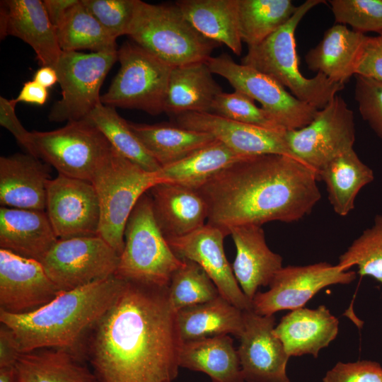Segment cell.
<instances>
[{
  "label": "cell",
  "mask_w": 382,
  "mask_h": 382,
  "mask_svg": "<svg viewBox=\"0 0 382 382\" xmlns=\"http://www.w3.org/2000/svg\"><path fill=\"white\" fill-rule=\"evenodd\" d=\"M168 288L126 281L83 347L98 382L173 381L182 345Z\"/></svg>",
  "instance_id": "obj_1"
},
{
  "label": "cell",
  "mask_w": 382,
  "mask_h": 382,
  "mask_svg": "<svg viewBox=\"0 0 382 382\" xmlns=\"http://www.w3.org/2000/svg\"><path fill=\"white\" fill-rule=\"evenodd\" d=\"M318 179L295 158L262 154L244 157L198 190L208 205L207 224L227 236L237 226L301 219L320 199Z\"/></svg>",
  "instance_id": "obj_2"
},
{
  "label": "cell",
  "mask_w": 382,
  "mask_h": 382,
  "mask_svg": "<svg viewBox=\"0 0 382 382\" xmlns=\"http://www.w3.org/2000/svg\"><path fill=\"white\" fill-rule=\"evenodd\" d=\"M126 281L115 275L73 290L31 312L13 314L0 310V322L13 332L21 353L41 349L68 350L84 361V342L111 307Z\"/></svg>",
  "instance_id": "obj_3"
},
{
  "label": "cell",
  "mask_w": 382,
  "mask_h": 382,
  "mask_svg": "<svg viewBox=\"0 0 382 382\" xmlns=\"http://www.w3.org/2000/svg\"><path fill=\"white\" fill-rule=\"evenodd\" d=\"M322 0H306L292 17L261 43L248 47L241 59L243 65L264 73L287 88L299 100L318 110L325 108L345 88L325 75L318 73L306 78L301 72L296 52V29L306 13L321 3Z\"/></svg>",
  "instance_id": "obj_4"
},
{
  "label": "cell",
  "mask_w": 382,
  "mask_h": 382,
  "mask_svg": "<svg viewBox=\"0 0 382 382\" xmlns=\"http://www.w3.org/2000/svg\"><path fill=\"white\" fill-rule=\"evenodd\" d=\"M127 35L173 67L207 62L219 45L200 34L175 4L138 0Z\"/></svg>",
  "instance_id": "obj_5"
},
{
  "label": "cell",
  "mask_w": 382,
  "mask_h": 382,
  "mask_svg": "<svg viewBox=\"0 0 382 382\" xmlns=\"http://www.w3.org/2000/svg\"><path fill=\"white\" fill-rule=\"evenodd\" d=\"M125 245L115 276L146 286L167 288L184 261L178 257L160 231L149 195H143L127 221Z\"/></svg>",
  "instance_id": "obj_6"
},
{
  "label": "cell",
  "mask_w": 382,
  "mask_h": 382,
  "mask_svg": "<svg viewBox=\"0 0 382 382\" xmlns=\"http://www.w3.org/2000/svg\"><path fill=\"white\" fill-rule=\"evenodd\" d=\"M91 182L100 207L98 236L120 256L125 245V226L134 207L143 195L163 182L157 172L144 170L115 148L96 170Z\"/></svg>",
  "instance_id": "obj_7"
},
{
  "label": "cell",
  "mask_w": 382,
  "mask_h": 382,
  "mask_svg": "<svg viewBox=\"0 0 382 382\" xmlns=\"http://www.w3.org/2000/svg\"><path fill=\"white\" fill-rule=\"evenodd\" d=\"M117 54L120 67L101 103L151 115L163 112L173 66L135 42H125Z\"/></svg>",
  "instance_id": "obj_8"
},
{
  "label": "cell",
  "mask_w": 382,
  "mask_h": 382,
  "mask_svg": "<svg viewBox=\"0 0 382 382\" xmlns=\"http://www.w3.org/2000/svg\"><path fill=\"white\" fill-rule=\"evenodd\" d=\"M32 134L37 158L53 166L58 174L90 182L114 149L86 119L68 122L52 131H33Z\"/></svg>",
  "instance_id": "obj_9"
},
{
  "label": "cell",
  "mask_w": 382,
  "mask_h": 382,
  "mask_svg": "<svg viewBox=\"0 0 382 382\" xmlns=\"http://www.w3.org/2000/svg\"><path fill=\"white\" fill-rule=\"evenodd\" d=\"M117 51L83 53L63 52L54 67L62 98L52 107L50 122L86 119L100 102V90L108 71L118 60Z\"/></svg>",
  "instance_id": "obj_10"
},
{
  "label": "cell",
  "mask_w": 382,
  "mask_h": 382,
  "mask_svg": "<svg viewBox=\"0 0 382 382\" xmlns=\"http://www.w3.org/2000/svg\"><path fill=\"white\" fill-rule=\"evenodd\" d=\"M206 62L213 74L226 79L235 91L260 103L261 108L285 130L306 126L317 114L318 109L296 98L275 79L235 62L226 53L211 57Z\"/></svg>",
  "instance_id": "obj_11"
},
{
  "label": "cell",
  "mask_w": 382,
  "mask_h": 382,
  "mask_svg": "<svg viewBox=\"0 0 382 382\" xmlns=\"http://www.w3.org/2000/svg\"><path fill=\"white\" fill-rule=\"evenodd\" d=\"M117 253L100 236L59 239L40 262L61 291L73 290L115 275Z\"/></svg>",
  "instance_id": "obj_12"
},
{
  "label": "cell",
  "mask_w": 382,
  "mask_h": 382,
  "mask_svg": "<svg viewBox=\"0 0 382 382\" xmlns=\"http://www.w3.org/2000/svg\"><path fill=\"white\" fill-rule=\"evenodd\" d=\"M355 134L353 112L336 95L308 125L286 130V138L294 156L318 174L333 158L353 149Z\"/></svg>",
  "instance_id": "obj_13"
},
{
  "label": "cell",
  "mask_w": 382,
  "mask_h": 382,
  "mask_svg": "<svg viewBox=\"0 0 382 382\" xmlns=\"http://www.w3.org/2000/svg\"><path fill=\"white\" fill-rule=\"evenodd\" d=\"M356 275L338 264L326 262L283 267L274 275L269 290L256 293L252 300L253 311L260 316H273L280 311L302 308L321 289L350 284Z\"/></svg>",
  "instance_id": "obj_14"
},
{
  "label": "cell",
  "mask_w": 382,
  "mask_h": 382,
  "mask_svg": "<svg viewBox=\"0 0 382 382\" xmlns=\"http://www.w3.org/2000/svg\"><path fill=\"white\" fill-rule=\"evenodd\" d=\"M45 210L58 239L98 236L100 207L90 181L61 174L51 178Z\"/></svg>",
  "instance_id": "obj_15"
},
{
  "label": "cell",
  "mask_w": 382,
  "mask_h": 382,
  "mask_svg": "<svg viewBox=\"0 0 382 382\" xmlns=\"http://www.w3.org/2000/svg\"><path fill=\"white\" fill-rule=\"evenodd\" d=\"M244 330L237 349L245 382H290L289 356L274 333L275 318L243 311Z\"/></svg>",
  "instance_id": "obj_16"
},
{
  "label": "cell",
  "mask_w": 382,
  "mask_h": 382,
  "mask_svg": "<svg viewBox=\"0 0 382 382\" xmlns=\"http://www.w3.org/2000/svg\"><path fill=\"white\" fill-rule=\"evenodd\" d=\"M225 236L221 229L207 224L186 236L166 241L178 257L193 261L205 271L222 297L243 311H253L252 301L243 292L227 260Z\"/></svg>",
  "instance_id": "obj_17"
},
{
  "label": "cell",
  "mask_w": 382,
  "mask_h": 382,
  "mask_svg": "<svg viewBox=\"0 0 382 382\" xmlns=\"http://www.w3.org/2000/svg\"><path fill=\"white\" fill-rule=\"evenodd\" d=\"M175 117L178 125L210 134L240 155L280 154L296 158L288 146L286 130L242 123L212 112H190Z\"/></svg>",
  "instance_id": "obj_18"
},
{
  "label": "cell",
  "mask_w": 382,
  "mask_h": 382,
  "mask_svg": "<svg viewBox=\"0 0 382 382\" xmlns=\"http://www.w3.org/2000/svg\"><path fill=\"white\" fill-rule=\"evenodd\" d=\"M60 292L40 262L0 249V310L13 314L29 313Z\"/></svg>",
  "instance_id": "obj_19"
},
{
  "label": "cell",
  "mask_w": 382,
  "mask_h": 382,
  "mask_svg": "<svg viewBox=\"0 0 382 382\" xmlns=\"http://www.w3.org/2000/svg\"><path fill=\"white\" fill-rule=\"evenodd\" d=\"M7 35L18 37L28 44L42 66L54 68L62 52L57 28L40 0L1 1V39Z\"/></svg>",
  "instance_id": "obj_20"
},
{
  "label": "cell",
  "mask_w": 382,
  "mask_h": 382,
  "mask_svg": "<svg viewBox=\"0 0 382 382\" xmlns=\"http://www.w3.org/2000/svg\"><path fill=\"white\" fill-rule=\"evenodd\" d=\"M50 166L28 153L0 157V204L45 211Z\"/></svg>",
  "instance_id": "obj_21"
},
{
  "label": "cell",
  "mask_w": 382,
  "mask_h": 382,
  "mask_svg": "<svg viewBox=\"0 0 382 382\" xmlns=\"http://www.w3.org/2000/svg\"><path fill=\"white\" fill-rule=\"evenodd\" d=\"M228 235L236 249L233 272L243 292L252 301L257 289L269 286L283 267V259L268 247L261 226H234L229 229Z\"/></svg>",
  "instance_id": "obj_22"
},
{
  "label": "cell",
  "mask_w": 382,
  "mask_h": 382,
  "mask_svg": "<svg viewBox=\"0 0 382 382\" xmlns=\"http://www.w3.org/2000/svg\"><path fill=\"white\" fill-rule=\"evenodd\" d=\"M149 191L155 221L166 240L186 236L205 225L208 205L198 190L160 183Z\"/></svg>",
  "instance_id": "obj_23"
},
{
  "label": "cell",
  "mask_w": 382,
  "mask_h": 382,
  "mask_svg": "<svg viewBox=\"0 0 382 382\" xmlns=\"http://www.w3.org/2000/svg\"><path fill=\"white\" fill-rule=\"evenodd\" d=\"M339 320L324 305L317 308H299L285 315L274 333L289 357L311 354L328 347L338 334Z\"/></svg>",
  "instance_id": "obj_24"
},
{
  "label": "cell",
  "mask_w": 382,
  "mask_h": 382,
  "mask_svg": "<svg viewBox=\"0 0 382 382\" xmlns=\"http://www.w3.org/2000/svg\"><path fill=\"white\" fill-rule=\"evenodd\" d=\"M58 240L45 211L1 207V249L41 262Z\"/></svg>",
  "instance_id": "obj_25"
},
{
  "label": "cell",
  "mask_w": 382,
  "mask_h": 382,
  "mask_svg": "<svg viewBox=\"0 0 382 382\" xmlns=\"http://www.w3.org/2000/svg\"><path fill=\"white\" fill-rule=\"evenodd\" d=\"M367 38L342 24L328 29L320 42L305 56L308 68L331 81L345 84L355 75L356 66Z\"/></svg>",
  "instance_id": "obj_26"
},
{
  "label": "cell",
  "mask_w": 382,
  "mask_h": 382,
  "mask_svg": "<svg viewBox=\"0 0 382 382\" xmlns=\"http://www.w3.org/2000/svg\"><path fill=\"white\" fill-rule=\"evenodd\" d=\"M222 92L206 62L172 68L164 112L173 116L190 112H212L216 97Z\"/></svg>",
  "instance_id": "obj_27"
},
{
  "label": "cell",
  "mask_w": 382,
  "mask_h": 382,
  "mask_svg": "<svg viewBox=\"0 0 382 382\" xmlns=\"http://www.w3.org/2000/svg\"><path fill=\"white\" fill-rule=\"evenodd\" d=\"M179 366L203 372L212 382H245L238 352L228 335L183 342Z\"/></svg>",
  "instance_id": "obj_28"
},
{
  "label": "cell",
  "mask_w": 382,
  "mask_h": 382,
  "mask_svg": "<svg viewBox=\"0 0 382 382\" xmlns=\"http://www.w3.org/2000/svg\"><path fill=\"white\" fill-rule=\"evenodd\" d=\"M177 323L182 342L228 334L239 338L244 330L243 311L221 295L178 311Z\"/></svg>",
  "instance_id": "obj_29"
},
{
  "label": "cell",
  "mask_w": 382,
  "mask_h": 382,
  "mask_svg": "<svg viewBox=\"0 0 382 382\" xmlns=\"http://www.w3.org/2000/svg\"><path fill=\"white\" fill-rule=\"evenodd\" d=\"M175 4L200 34L241 54L237 0H180Z\"/></svg>",
  "instance_id": "obj_30"
},
{
  "label": "cell",
  "mask_w": 382,
  "mask_h": 382,
  "mask_svg": "<svg viewBox=\"0 0 382 382\" xmlns=\"http://www.w3.org/2000/svg\"><path fill=\"white\" fill-rule=\"evenodd\" d=\"M15 366L19 382H98L84 361L62 349L22 353Z\"/></svg>",
  "instance_id": "obj_31"
},
{
  "label": "cell",
  "mask_w": 382,
  "mask_h": 382,
  "mask_svg": "<svg viewBox=\"0 0 382 382\" xmlns=\"http://www.w3.org/2000/svg\"><path fill=\"white\" fill-rule=\"evenodd\" d=\"M244 157L214 139L181 160L161 167L157 175L163 183L199 190L216 174Z\"/></svg>",
  "instance_id": "obj_32"
},
{
  "label": "cell",
  "mask_w": 382,
  "mask_h": 382,
  "mask_svg": "<svg viewBox=\"0 0 382 382\" xmlns=\"http://www.w3.org/2000/svg\"><path fill=\"white\" fill-rule=\"evenodd\" d=\"M318 176L325 184L334 212L341 216L352 212L359 191L374 180L373 170L361 161L354 149L330 161Z\"/></svg>",
  "instance_id": "obj_33"
},
{
  "label": "cell",
  "mask_w": 382,
  "mask_h": 382,
  "mask_svg": "<svg viewBox=\"0 0 382 382\" xmlns=\"http://www.w3.org/2000/svg\"><path fill=\"white\" fill-rule=\"evenodd\" d=\"M148 152L163 167L181 160L215 139L210 134L167 123L128 122Z\"/></svg>",
  "instance_id": "obj_34"
},
{
  "label": "cell",
  "mask_w": 382,
  "mask_h": 382,
  "mask_svg": "<svg viewBox=\"0 0 382 382\" xmlns=\"http://www.w3.org/2000/svg\"><path fill=\"white\" fill-rule=\"evenodd\" d=\"M241 38L248 47L264 41L294 14L291 0H237Z\"/></svg>",
  "instance_id": "obj_35"
},
{
  "label": "cell",
  "mask_w": 382,
  "mask_h": 382,
  "mask_svg": "<svg viewBox=\"0 0 382 382\" xmlns=\"http://www.w3.org/2000/svg\"><path fill=\"white\" fill-rule=\"evenodd\" d=\"M63 52L90 50L93 52L117 51L116 40L85 8L81 0L71 7L57 27Z\"/></svg>",
  "instance_id": "obj_36"
},
{
  "label": "cell",
  "mask_w": 382,
  "mask_h": 382,
  "mask_svg": "<svg viewBox=\"0 0 382 382\" xmlns=\"http://www.w3.org/2000/svg\"><path fill=\"white\" fill-rule=\"evenodd\" d=\"M106 137L123 156L149 172H158L161 166L148 152L116 108L100 103L86 118Z\"/></svg>",
  "instance_id": "obj_37"
},
{
  "label": "cell",
  "mask_w": 382,
  "mask_h": 382,
  "mask_svg": "<svg viewBox=\"0 0 382 382\" xmlns=\"http://www.w3.org/2000/svg\"><path fill=\"white\" fill-rule=\"evenodd\" d=\"M183 260V265L173 274L168 288L169 300L176 312L220 295L213 281L198 264Z\"/></svg>",
  "instance_id": "obj_38"
},
{
  "label": "cell",
  "mask_w": 382,
  "mask_h": 382,
  "mask_svg": "<svg viewBox=\"0 0 382 382\" xmlns=\"http://www.w3.org/2000/svg\"><path fill=\"white\" fill-rule=\"evenodd\" d=\"M345 270L353 266L361 276H369L382 284V214L363 231L339 257L337 263Z\"/></svg>",
  "instance_id": "obj_39"
},
{
  "label": "cell",
  "mask_w": 382,
  "mask_h": 382,
  "mask_svg": "<svg viewBox=\"0 0 382 382\" xmlns=\"http://www.w3.org/2000/svg\"><path fill=\"white\" fill-rule=\"evenodd\" d=\"M335 21L353 30L382 34V0H330Z\"/></svg>",
  "instance_id": "obj_40"
},
{
  "label": "cell",
  "mask_w": 382,
  "mask_h": 382,
  "mask_svg": "<svg viewBox=\"0 0 382 382\" xmlns=\"http://www.w3.org/2000/svg\"><path fill=\"white\" fill-rule=\"evenodd\" d=\"M212 113L239 122L269 129H282L271 115L248 96L234 91L219 93L212 105ZM285 130V129H284Z\"/></svg>",
  "instance_id": "obj_41"
},
{
  "label": "cell",
  "mask_w": 382,
  "mask_h": 382,
  "mask_svg": "<svg viewBox=\"0 0 382 382\" xmlns=\"http://www.w3.org/2000/svg\"><path fill=\"white\" fill-rule=\"evenodd\" d=\"M138 0H81L85 8L115 39L128 35Z\"/></svg>",
  "instance_id": "obj_42"
},
{
  "label": "cell",
  "mask_w": 382,
  "mask_h": 382,
  "mask_svg": "<svg viewBox=\"0 0 382 382\" xmlns=\"http://www.w3.org/2000/svg\"><path fill=\"white\" fill-rule=\"evenodd\" d=\"M354 98L363 120L382 139V81L356 76Z\"/></svg>",
  "instance_id": "obj_43"
},
{
  "label": "cell",
  "mask_w": 382,
  "mask_h": 382,
  "mask_svg": "<svg viewBox=\"0 0 382 382\" xmlns=\"http://www.w3.org/2000/svg\"><path fill=\"white\" fill-rule=\"evenodd\" d=\"M323 382H382V366L369 360L339 361L328 371Z\"/></svg>",
  "instance_id": "obj_44"
},
{
  "label": "cell",
  "mask_w": 382,
  "mask_h": 382,
  "mask_svg": "<svg viewBox=\"0 0 382 382\" xmlns=\"http://www.w3.org/2000/svg\"><path fill=\"white\" fill-rule=\"evenodd\" d=\"M356 76L382 81V37H368L362 47Z\"/></svg>",
  "instance_id": "obj_45"
},
{
  "label": "cell",
  "mask_w": 382,
  "mask_h": 382,
  "mask_svg": "<svg viewBox=\"0 0 382 382\" xmlns=\"http://www.w3.org/2000/svg\"><path fill=\"white\" fill-rule=\"evenodd\" d=\"M16 105L13 99L0 97V125L13 134L27 153L37 157L32 132L28 131L17 117Z\"/></svg>",
  "instance_id": "obj_46"
},
{
  "label": "cell",
  "mask_w": 382,
  "mask_h": 382,
  "mask_svg": "<svg viewBox=\"0 0 382 382\" xmlns=\"http://www.w3.org/2000/svg\"><path fill=\"white\" fill-rule=\"evenodd\" d=\"M21 354L18 342L12 330L1 323L0 368L15 366Z\"/></svg>",
  "instance_id": "obj_47"
},
{
  "label": "cell",
  "mask_w": 382,
  "mask_h": 382,
  "mask_svg": "<svg viewBox=\"0 0 382 382\" xmlns=\"http://www.w3.org/2000/svg\"><path fill=\"white\" fill-rule=\"evenodd\" d=\"M48 95L47 88L33 79L24 83L19 94L13 100L16 103L24 102L42 105L47 101Z\"/></svg>",
  "instance_id": "obj_48"
},
{
  "label": "cell",
  "mask_w": 382,
  "mask_h": 382,
  "mask_svg": "<svg viewBox=\"0 0 382 382\" xmlns=\"http://www.w3.org/2000/svg\"><path fill=\"white\" fill-rule=\"evenodd\" d=\"M79 1V0H43L42 3L50 21L57 28L69 8Z\"/></svg>",
  "instance_id": "obj_49"
},
{
  "label": "cell",
  "mask_w": 382,
  "mask_h": 382,
  "mask_svg": "<svg viewBox=\"0 0 382 382\" xmlns=\"http://www.w3.org/2000/svg\"><path fill=\"white\" fill-rule=\"evenodd\" d=\"M33 80L48 88L58 82V76L54 67L42 66L35 73Z\"/></svg>",
  "instance_id": "obj_50"
},
{
  "label": "cell",
  "mask_w": 382,
  "mask_h": 382,
  "mask_svg": "<svg viewBox=\"0 0 382 382\" xmlns=\"http://www.w3.org/2000/svg\"><path fill=\"white\" fill-rule=\"evenodd\" d=\"M0 382H19L16 366L0 368Z\"/></svg>",
  "instance_id": "obj_51"
},
{
  "label": "cell",
  "mask_w": 382,
  "mask_h": 382,
  "mask_svg": "<svg viewBox=\"0 0 382 382\" xmlns=\"http://www.w3.org/2000/svg\"><path fill=\"white\" fill-rule=\"evenodd\" d=\"M165 382H172V381H165Z\"/></svg>",
  "instance_id": "obj_52"
},
{
  "label": "cell",
  "mask_w": 382,
  "mask_h": 382,
  "mask_svg": "<svg viewBox=\"0 0 382 382\" xmlns=\"http://www.w3.org/2000/svg\"><path fill=\"white\" fill-rule=\"evenodd\" d=\"M381 36L382 37V34L381 35Z\"/></svg>",
  "instance_id": "obj_53"
}]
</instances>
